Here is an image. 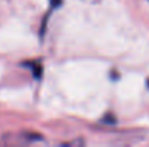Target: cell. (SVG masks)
Instances as JSON below:
<instances>
[{
  "instance_id": "1",
  "label": "cell",
  "mask_w": 149,
  "mask_h": 147,
  "mask_svg": "<svg viewBox=\"0 0 149 147\" xmlns=\"http://www.w3.org/2000/svg\"><path fill=\"white\" fill-rule=\"evenodd\" d=\"M62 3V0H51V6L52 7H56L58 4H61Z\"/></svg>"
}]
</instances>
